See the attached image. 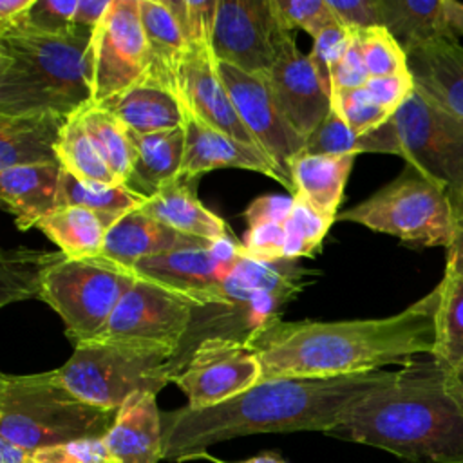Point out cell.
Masks as SVG:
<instances>
[{"instance_id": "1", "label": "cell", "mask_w": 463, "mask_h": 463, "mask_svg": "<svg viewBox=\"0 0 463 463\" xmlns=\"http://www.w3.org/2000/svg\"><path fill=\"white\" fill-rule=\"evenodd\" d=\"M262 365V380L340 378L409 364L436 347V289L407 309L385 317L340 322H284L246 340Z\"/></svg>"}, {"instance_id": "2", "label": "cell", "mask_w": 463, "mask_h": 463, "mask_svg": "<svg viewBox=\"0 0 463 463\" xmlns=\"http://www.w3.org/2000/svg\"><path fill=\"white\" fill-rule=\"evenodd\" d=\"M380 371L340 378L262 380L246 392L206 409L161 412L163 459L183 463L203 458L212 445L262 432H329L347 407L369 391Z\"/></svg>"}, {"instance_id": "3", "label": "cell", "mask_w": 463, "mask_h": 463, "mask_svg": "<svg viewBox=\"0 0 463 463\" xmlns=\"http://www.w3.org/2000/svg\"><path fill=\"white\" fill-rule=\"evenodd\" d=\"M326 434L411 463H463V412L449 389V367L434 356L382 371Z\"/></svg>"}, {"instance_id": "4", "label": "cell", "mask_w": 463, "mask_h": 463, "mask_svg": "<svg viewBox=\"0 0 463 463\" xmlns=\"http://www.w3.org/2000/svg\"><path fill=\"white\" fill-rule=\"evenodd\" d=\"M92 29L61 34L18 29L0 36V114L72 116L90 103L87 51Z\"/></svg>"}, {"instance_id": "5", "label": "cell", "mask_w": 463, "mask_h": 463, "mask_svg": "<svg viewBox=\"0 0 463 463\" xmlns=\"http://www.w3.org/2000/svg\"><path fill=\"white\" fill-rule=\"evenodd\" d=\"M116 412L78 398L63 385L56 369L0 376V438L31 452L67 441L103 438Z\"/></svg>"}, {"instance_id": "6", "label": "cell", "mask_w": 463, "mask_h": 463, "mask_svg": "<svg viewBox=\"0 0 463 463\" xmlns=\"http://www.w3.org/2000/svg\"><path fill=\"white\" fill-rule=\"evenodd\" d=\"M358 152L396 154L438 183L463 215V119L414 89L394 114L358 137Z\"/></svg>"}, {"instance_id": "7", "label": "cell", "mask_w": 463, "mask_h": 463, "mask_svg": "<svg viewBox=\"0 0 463 463\" xmlns=\"http://www.w3.org/2000/svg\"><path fill=\"white\" fill-rule=\"evenodd\" d=\"M175 354L150 345L85 340L56 369L63 385L83 402L118 411L136 392L157 394L177 374Z\"/></svg>"}, {"instance_id": "8", "label": "cell", "mask_w": 463, "mask_h": 463, "mask_svg": "<svg viewBox=\"0 0 463 463\" xmlns=\"http://www.w3.org/2000/svg\"><path fill=\"white\" fill-rule=\"evenodd\" d=\"M336 219L398 237L411 248H449L459 221L449 194L411 165Z\"/></svg>"}, {"instance_id": "9", "label": "cell", "mask_w": 463, "mask_h": 463, "mask_svg": "<svg viewBox=\"0 0 463 463\" xmlns=\"http://www.w3.org/2000/svg\"><path fill=\"white\" fill-rule=\"evenodd\" d=\"M134 280L136 275L96 259H65L49 271L40 300L60 315L67 336L78 344L103 329Z\"/></svg>"}, {"instance_id": "10", "label": "cell", "mask_w": 463, "mask_h": 463, "mask_svg": "<svg viewBox=\"0 0 463 463\" xmlns=\"http://www.w3.org/2000/svg\"><path fill=\"white\" fill-rule=\"evenodd\" d=\"M148 45L139 0H112L87 51L90 105H99L148 78Z\"/></svg>"}, {"instance_id": "11", "label": "cell", "mask_w": 463, "mask_h": 463, "mask_svg": "<svg viewBox=\"0 0 463 463\" xmlns=\"http://www.w3.org/2000/svg\"><path fill=\"white\" fill-rule=\"evenodd\" d=\"M195 309L181 295L136 277L109 322L94 338L161 347L174 353L177 360L183 342L190 333Z\"/></svg>"}, {"instance_id": "12", "label": "cell", "mask_w": 463, "mask_h": 463, "mask_svg": "<svg viewBox=\"0 0 463 463\" xmlns=\"http://www.w3.org/2000/svg\"><path fill=\"white\" fill-rule=\"evenodd\" d=\"M293 33L273 0H219L212 49L219 61L266 78Z\"/></svg>"}, {"instance_id": "13", "label": "cell", "mask_w": 463, "mask_h": 463, "mask_svg": "<svg viewBox=\"0 0 463 463\" xmlns=\"http://www.w3.org/2000/svg\"><path fill=\"white\" fill-rule=\"evenodd\" d=\"M242 257V242L233 237L199 248H181L141 259L128 273L152 280L197 309L215 306L226 307L222 282Z\"/></svg>"}, {"instance_id": "14", "label": "cell", "mask_w": 463, "mask_h": 463, "mask_svg": "<svg viewBox=\"0 0 463 463\" xmlns=\"http://www.w3.org/2000/svg\"><path fill=\"white\" fill-rule=\"evenodd\" d=\"M260 382L262 365L255 349L233 336L203 338L174 378L190 409L219 405Z\"/></svg>"}, {"instance_id": "15", "label": "cell", "mask_w": 463, "mask_h": 463, "mask_svg": "<svg viewBox=\"0 0 463 463\" xmlns=\"http://www.w3.org/2000/svg\"><path fill=\"white\" fill-rule=\"evenodd\" d=\"M264 80L275 107L304 139L313 134L333 107L331 85L317 71L309 54L298 51L295 34L284 42Z\"/></svg>"}, {"instance_id": "16", "label": "cell", "mask_w": 463, "mask_h": 463, "mask_svg": "<svg viewBox=\"0 0 463 463\" xmlns=\"http://www.w3.org/2000/svg\"><path fill=\"white\" fill-rule=\"evenodd\" d=\"M219 72L244 127L255 137L260 150L291 179L289 163L302 154L306 139L282 118L271 99L266 80L224 61H219Z\"/></svg>"}, {"instance_id": "17", "label": "cell", "mask_w": 463, "mask_h": 463, "mask_svg": "<svg viewBox=\"0 0 463 463\" xmlns=\"http://www.w3.org/2000/svg\"><path fill=\"white\" fill-rule=\"evenodd\" d=\"M175 92L179 99H183L210 127L248 146L260 150L255 137L241 121L224 87L212 42L188 45V51L179 67Z\"/></svg>"}, {"instance_id": "18", "label": "cell", "mask_w": 463, "mask_h": 463, "mask_svg": "<svg viewBox=\"0 0 463 463\" xmlns=\"http://www.w3.org/2000/svg\"><path fill=\"white\" fill-rule=\"evenodd\" d=\"M179 98V96H177ZM183 127H184V159L179 177L197 179L213 168H244L264 174L286 188L293 190V183L280 168L260 150L248 146L224 132L215 130L203 121L183 99Z\"/></svg>"}, {"instance_id": "19", "label": "cell", "mask_w": 463, "mask_h": 463, "mask_svg": "<svg viewBox=\"0 0 463 463\" xmlns=\"http://www.w3.org/2000/svg\"><path fill=\"white\" fill-rule=\"evenodd\" d=\"M208 244L210 241L184 235L137 208L125 213L112 224L101 253L94 259L128 273L141 259L172 250L199 248Z\"/></svg>"}, {"instance_id": "20", "label": "cell", "mask_w": 463, "mask_h": 463, "mask_svg": "<svg viewBox=\"0 0 463 463\" xmlns=\"http://www.w3.org/2000/svg\"><path fill=\"white\" fill-rule=\"evenodd\" d=\"M405 54L414 89L463 119V47L458 38H432Z\"/></svg>"}, {"instance_id": "21", "label": "cell", "mask_w": 463, "mask_h": 463, "mask_svg": "<svg viewBox=\"0 0 463 463\" xmlns=\"http://www.w3.org/2000/svg\"><path fill=\"white\" fill-rule=\"evenodd\" d=\"M157 394L136 392L116 412L103 443L116 463H159L163 459V420Z\"/></svg>"}, {"instance_id": "22", "label": "cell", "mask_w": 463, "mask_h": 463, "mask_svg": "<svg viewBox=\"0 0 463 463\" xmlns=\"http://www.w3.org/2000/svg\"><path fill=\"white\" fill-rule=\"evenodd\" d=\"M67 118L54 112L0 114V170L29 165H60L56 145Z\"/></svg>"}, {"instance_id": "23", "label": "cell", "mask_w": 463, "mask_h": 463, "mask_svg": "<svg viewBox=\"0 0 463 463\" xmlns=\"http://www.w3.org/2000/svg\"><path fill=\"white\" fill-rule=\"evenodd\" d=\"M60 165H29L0 170V197L5 210L14 215L20 230L38 222L58 208Z\"/></svg>"}, {"instance_id": "24", "label": "cell", "mask_w": 463, "mask_h": 463, "mask_svg": "<svg viewBox=\"0 0 463 463\" xmlns=\"http://www.w3.org/2000/svg\"><path fill=\"white\" fill-rule=\"evenodd\" d=\"M195 181L197 179L179 177L148 197L139 208L184 235L210 242L232 237L226 222L197 199Z\"/></svg>"}, {"instance_id": "25", "label": "cell", "mask_w": 463, "mask_h": 463, "mask_svg": "<svg viewBox=\"0 0 463 463\" xmlns=\"http://www.w3.org/2000/svg\"><path fill=\"white\" fill-rule=\"evenodd\" d=\"M134 161L127 186L139 195L152 197L163 186L179 179L184 159V127L139 134L130 130Z\"/></svg>"}, {"instance_id": "26", "label": "cell", "mask_w": 463, "mask_h": 463, "mask_svg": "<svg viewBox=\"0 0 463 463\" xmlns=\"http://www.w3.org/2000/svg\"><path fill=\"white\" fill-rule=\"evenodd\" d=\"M96 107L110 112L125 127L139 134L183 127V109L177 92L150 80H143Z\"/></svg>"}, {"instance_id": "27", "label": "cell", "mask_w": 463, "mask_h": 463, "mask_svg": "<svg viewBox=\"0 0 463 463\" xmlns=\"http://www.w3.org/2000/svg\"><path fill=\"white\" fill-rule=\"evenodd\" d=\"M354 156L298 154L289 163L293 195L304 199L320 215L335 221Z\"/></svg>"}, {"instance_id": "28", "label": "cell", "mask_w": 463, "mask_h": 463, "mask_svg": "<svg viewBox=\"0 0 463 463\" xmlns=\"http://www.w3.org/2000/svg\"><path fill=\"white\" fill-rule=\"evenodd\" d=\"M139 16L148 45V78L175 92L179 67L188 51L184 34L166 0H139Z\"/></svg>"}, {"instance_id": "29", "label": "cell", "mask_w": 463, "mask_h": 463, "mask_svg": "<svg viewBox=\"0 0 463 463\" xmlns=\"http://www.w3.org/2000/svg\"><path fill=\"white\" fill-rule=\"evenodd\" d=\"M116 221L81 206H58L45 215L40 228L72 260L94 259L101 253L109 230Z\"/></svg>"}, {"instance_id": "30", "label": "cell", "mask_w": 463, "mask_h": 463, "mask_svg": "<svg viewBox=\"0 0 463 463\" xmlns=\"http://www.w3.org/2000/svg\"><path fill=\"white\" fill-rule=\"evenodd\" d=\"M380 20L403 51L432 38H458L449 27L445 0H380Z\"/></svg>"}, {"instance_id": "31", "label": "cell", "mask_w": 463, "mask_h": 463, "mask_svg": "<svg viewBox=\"0 0 463 463\" xmlns=\"http://www.w3.org/2000/svg\"><path fill=\"white\" fill-rule=\"evenodd\" d=\"M307 273L315 271L297 266L295 260L266 262L242 255L222 282V293L226 297L224 309L251 291H271L291 300L306 286L304 277Z\"/></svg>"}, {"instance_id": "32", "label": "cell", "mask_w": 463, "mask_h": 463, "mask_svg": "<svg viewBox=\"0 0 463 463\" xmlns=\"http://www.w3.org/2000/svg\"><path fill=\"white\" fill-rule=\"evenodd\" d=\"M65 259L67 255L60 250H4L0 257V306L27 298H42L43 284L49 271Z\"/></svg>"}, {"instance_id": "33", "label": "cell", "mask_w": 463, "mask_h": 463, "mask_svg": "<svg viewBox=\"0 0 463 463\" xmlns=\"http://www.w3.org/2000/svg\"><path fill=\"white\" fill-rule=\"evenodd\" d=\"M148 197L136 194L125 183L101 184L83 183L61 168L58 186V206H81L99 215L118 221L125 213L137 210Z\"/></svg>"}, {"instance_id": "34", "label": "cell", "mask_w": 463, "mask_h": 463, "mask_svg": "<svg viewBox=\"0 0 463 463\" xmlns=\"http://www.w3.org/2000/svg\"><path fill=\"white\" fill-rule=\"evenodd\" d=\"M436 289V347L432 356L463 367V277L443 273Z\"/></svg>"}, {"instance_id": "35", "label": "cell", "mask_w": 463, "mask_h": 463, "mask_svg": "<svg viewBox=\"0 0 463 463\" xmlns=\"http://www.w3.org/2000/svg\"><path fill=\"white\" fill-rule=\"evenodd\" d=\"M56 156H58L60 166L83 183H101V184L121 183L99 156L78 112L67 118L56 145Z\"/></svg>"}, {"instance_id": "36", "label": "cell", "mask_w": 463, "mask_h": 463, "mask_svg": "<svg viewBox=\"0 0 463 463\" xmlns=\"http://www.w3.org/2000/svg\"><path fill=\"white\" fill-rule=\"evenodd\" d=\"M78 114L103 161L121 183H127L134 161L130 128L110 112L90 103Z\"/></svg>"}, {"instance_id": "37", "label": "cell", "mask_w": 463, "mask_h": 463, "mask_svg": "<svg viewBox=\"0 0 463 463\" xmlns=\"http://www.w3.org/2000/svg\"><path fill=\"white\" fill-rule=\"evenodd\" d=\"M354 40L362 54L369 78L405 74L407 54L396 38L382 25L354 31Z\"/></svg>"}, {"instance_id": "38", "label": "cell", "mask_w": 463, "mask_h": 463, "mask_svg": "<svg viewBox=\"0 0 463 463\" xmlns=\"http://www.w3.org/2000/svg\"><path fill=\"white\" fill-rule=\"evenodd\" d=\"M295 197L293 210L284 222L286 230V260H297L300 257H311L322 244L327 230L335 221L320 215L304 199Z\"/></svg>"}, {"instance_id": "39", "label": "cell", "mask_w": 463, "mask_h": 463, "mask_svg": "<svg viewBox=\"0 0 463 463\" xmlns=\"http://www.w3.org/2000/svg\"><path fill=\"white\" fill-rule=\"evenodd\" d=\"M333 107L358 137L373 132L392 116L391 110L373 99L365 87L333 92Z\"/></svg>"}, {"instance_id": "40", "label": "cell", "mask_w": 463, "mask_h": 463, "mask_svg": "<svg viewBox=\"0 0 463 463\" xmlns=\"http://www.w3.org/2000/svg\"><path fill=\"white\" fill-rule=\"evenodd\" d=\"M302 154L307 156H356L358 136L347 127L340 112L331 107L326 119L306 139Z\"/></svg>"}, {"instance_id": "41", "label": "cell", "mask_w": 463, "mask_h": 463, "mask_svg": "<svg viewBox=\"0 0 463 463\" xmlns=\"http://www.w3.org/2000/svg\"><path fill=\"white\" fill-rule=\"evenodd\" d=\"M282 22L291 29H302L317 38L326 27L338 24L327 0H273Z\"/></svg>"}, {"instance_id": "42", "label": "cell", "mask_w": 463, "mask_h": 463, "mask_svg": "<svg viewBox=\"0 0 463 463\" xmlns=\"http://www.w3.org/2000/svg\"><path fill=\"white\" fill-rule=\"evenodd\" d=\"M31 463H116L107 450L103 438H87L38 449Z\"/></svg>"}, {"instance_id": "43", "label": "cell", "mask_w": 463, "mask_h": 463, "mask_svg": "<svg viewBox=\"0 0 463 463\" xmlns=\"http://www.w3.org/2000/svg\"><path fill=\"white\" fill-rule=\"evenodd\" d=\"M76 7H78V0H34L27 14V20L20 29H31L45 34L67 33L76 27L74 25Z\"/></svg>"}, {"instance_id": "44", "label": "cell", "mask_w": 463, "mask_h": 463, "mask_svg": "<svg viewBox=\"0 0 463 463\" xmlns=\"http://www.w3.org/2000/svg\"><path fill=\"white\" fill-rule=\"evenodd\" d=\"M353 42H354V31L340 24H333L326 27L317 38H313V49L309 52V58L327 83H329L333 67L344 58V54L349 51Z\"/></svg>"}, {"instance_id": "45", "label": "cell", "mask_w": 463, "mask_h": 463, "mask_svg": "<svg viewBox=\"0 0 463 463\" xmlns=\"http://www.w3.org/2000/svg\"><path fill=\"white\" fill-rule=\"evenodd\" d=\"M286 230L284 224L277 222H264L248 226L242 241V255L255 259V260H286Z\"/></svg>"}, {"instance_id": "46", "label": "cell", "mask_w": 463, "mask_h": 463, "mask_svg": "<svg viewBox=\"0 0 463 463\" xmlns=\"http://www.w3.org/2000/svg\"><path fill=\"white\" fill-rule=\"evenodd\" d=\"M335 20L353 31L382 25L380 0H327Z\"/></svg>"}, {"instance_id": "47", "label": "cell", "mask_w": 463, "mask_h": 463, "mask_svg": "<svg viewBox=\"0 0 463 463\" xmlns=\"http://www.w3.org/2000/svg\"><path fill=\"white\" fill-rule=\"evenodd\" d=\"M367 92L373 96L376 103H380L383 109L394 110L411 96L414 90V81L409 72L405 74H394V76H382V78H369L364 85Z\"/></svg>"}, {"instance_id": "48", "label": "cell", "mask_w": 463, "mask_h": 463, "mask_svg": "<svg viewBox=\"0 0 463 463\" xmlns=\"http://www.w3.org/2000/svg\"><path fill=\"white\" fill-rule=\"evenodd\" d=\"M369 74L364 65L362 54L358 51L356 40L349 47V51L344 54V58L333 67L329 83H331V94L338 90H349V89H360L367 83Z\"/></svg>"}, {"instance_id": "49", "label": "cell", "mask_w": 463, "mask_h": 463, "mask_svg": "<svg viewBox=\"0 0 463 463\" xmlns=\"http://www.w3.org/2000/svg\"><path fill=\"white\" fill-rule=\"evenodd\" d=\"M295 197L293 195H262L257 197L248 210L244 212L248 226L264 224V222H277L284 224L293 210Z\"/></svg>"}, {"instance_id": "50", "label": "cell", "mask_w": 463, "mask_h": 463, "mask_svg": "<svg viewBox=\"0 0 463 463\" xmlns=\"http://www.w3.org/2000/svg\"><path fill=\"white\" fill-rule=\"evenodd\" d=\"M34 0H0V36L24 27Z\"/></svg>"}, {"instance_id": "51", "label": "cell", "mask_w": 463, "mask_h": 463, "mask_svg": "<svg viewBox=\"0 0 463 463\" xmlns=\"http://www.w3.org/2000/svg\"><path fill=\"white\" fill-rule=\"evenodd\" d=\"M112 0H78V7L74 13V25L96 29V25L103 20L110 7Z\"/></svg>"}, {"instance_id": "52", "label": "cell", "mask_w": 463, "mask_h": 463, "mask_svg": "<svg viewBox=\"0 0 463 463\" xmlns=\"http://www.w3.org/2000/svg\"><path fill=\"white\" fill-rule=\"evenodd\" d=\"M445 273L463 277V219L458 221V228L450 246L447 248Z\"/></svg>"}, {"instance_id": "53", "label": "cell", "mask_w": 463, "mask_h": 463, "mask_svg": "<svg viewBox=\"0 0 463 463\" xmlns=\"http://www.w3.org/2000/svg\"><path fill=\"white\" fill-rule=\"evenodd\" d=\"M31 450L0 438V463H31Z\"/></svg>"}, {"instance_id": "54", "label": "cell", "mask_w": 463, "mask_h": 463, "mask_svg": "<svg viewBox=\"0 0 463 463\" xmlns=\"http://www.w3.org/2000/svg\"><path fill=\"white\" fill-rule=\"evenodd\" d=\"M445 14L454 36H463V4L456 0H445Z\"/></svg>"}, {"instance_id": "55", "label": "cell", "mask_w": 463, "mask_h": 463, "mask_svg": "<svg viewBox=\"0 0 463 463\" xmlns=\"http://www.w3.org/2000/svg\"><path fill=\"white\" fill-rule=\"evenodd\" d=\"M203 458L210 459L212 463H289L279 452H273V450H264V452H259V454H255L251 458H246V459H241V461H222V459L212 458L208 454H204Z\"/></svg>"}, {"instance_id": "56", "label": "cell", "mask_w": 463, "mask_h": 463, "mask_svg": "<svg viewBox=\"0 0 463 463\" xmlns=\"http://www.w3.org/2000/svg\"><path fill=\"white\" fill-rule=\"evenodd\" d=\"M449 389L459 411L463 412V367H458V369L449 367Z\"/></svg>"}, {"instance_id": "57", "label": "cell", "mask_w": 463, "mask_h": 463, "mask_svg": "<svg viewBox=\"0 0 463 463\" xmlns=\"http://www.w3.org/2000/svg\"><path fill=\"white\" fill-rule=\"evenodd\" d=\"M461 219H463V215H461Z\"/></svg>"}]
</instances>
